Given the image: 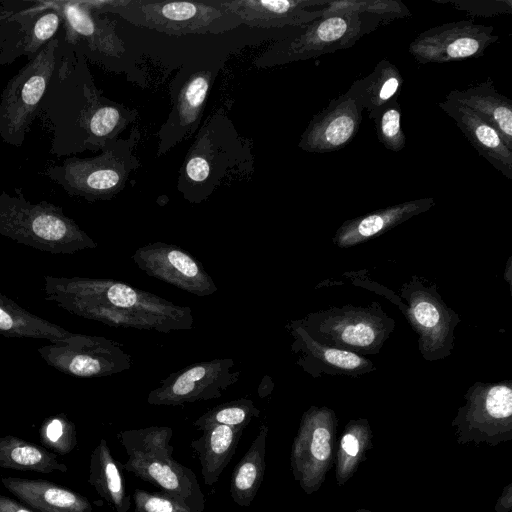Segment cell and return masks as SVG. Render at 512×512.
<instances>
[{"mask_svg": "<svg viewBox=\"0 0 512 512\" xmlns=\"http://www.w3.org/2000/svg\"><path fill=\"white\" fill-rule=\"evenodd\" d=\"M432 197L405 201L344 221L332 237L338 248H350L379 237L410 218L430 210Z\"/></svg>", "mask_w": 512, "mask_h": 512, "instance_id": "cell-24", "label": "cell"}, {"mask_svg": "<svg viewBox=\"0 0 512 512\" xmlns=\"http://www.w3.org/2000/svg\"><path fill=\"white\" fill-rule=\"evenodd\" d=\"M363 111L348 89L312 117L298 147L310 153H328L344 148L358 133Z\"/></svg>", "mask_w": 512, "mask_h": 512, "instance_id": "cell-20", "label": "cell"}, {"mask_svg": "<svg viewBox=\"0 0 512 512\" xmlns=\"http://www.w3.org/2000/svg\"><path fill=\"white\" fill-rule=\"evenodd\" d=\"M338 418L326 406H310L294 437L290 464L294 479L311 495L317 492L335 462Z\"/></svg>", "mask_w": 512, "mask_h": 512, "instance_id": "cell-13", "label": "cell"}, {"mask_svg": "<svg viewBox=\"0 0 512 512\" xmlns=\"http://www.w3.org/2000/svg\"><path fill=\"white\" fill-rule=\"evenodd\" d=\"M14 13V9L0 2V23L9 18Z\"/></svg>", "mask_w": 512, "mask_h": 512, "instance_id": "cell-44", "label": "cell"}, {"mask_svg": "<svg viewBox=\"0 0 512 512\" xmlns=\"http://www.w3.org/2000/svg\"><path fill=\"white\" fill-rule=\"evenodd\" d=\"M493 26L461 20L422 31L409 44L408 51L419 64H443L479 58L499 37Z\"/></svg>", "mask_w": 512, "mask_h": 512, "instance_id": "cell-17", "label": "cell"}, {"mask_svg": "<svg viewBox=\"0 0 512 512\" xmlns=\"http://www.w3.org/2000/svg\"><path fill=\"white\" fill-rule=\"evenodd\" d=\"M243 429L227 425H213L191 442L201 465V474L206 485L216 483L235 454Z\"/></svg>", "mask_w": 512, "mask_h": 512, "instance_id": "cell-29", "label": "cell"}, {"mask_svg": "<svg viewBox=\"0 0 512 512\" xmlns=\"http://www.w3.org/2000/svg\"><path fill=\"white\" fill-rule=\"evenodd\" d=\"M1 483L36 512H92L86 497L44 479L2 477Z\"/></svg>", "mask_w": 512, "mask_h": 512, "instance_id": "cell-26", "label": "cell"}, {"mask_svg": "<svg viewBox=\"0 0 512 512\" xmlns=\"http://www.w3.org/2000/svg\"><path fill=\"white\" fill-rule=\"evenodd\" d=\"M140 138L141 132L135 126L127 138L108 142L99 155L68 157L60 165L47 168L44 175L70 196L89 202L110 200L124 189L129 177L141 166L135 155Z\"/></svg>", "mask_w": 512, "mask_h": 512, "instance_id": "cell-6", "label": "cell"}, {"mask_svg": "<svg viewBox=\"0 0 512 512\" xmlns=\"http://www.w3.org/2000/svg\"><path fill=\"white\" fill-rule=\"evenodd\" d=\"M223 64V59L212 58L186 62L179 68L170 84L172 108L157 133V157L199 129L209 91Z\"/></svg>", "mask_w": 512, "mask_h": 512, "instance_id": "cell-12", "label": "cell"}, {"mask_svg": "<svg viewBox=\"0 0 512 512\" xmlns=\"http://www.w3.org/2000/svg\"><path fill=\"white\" fill-rule=\"evenodd\" d=\"M62 29V28H61ZM62 31L7 82L0 95V138L20 147L35 118L58 65Z\"/></svg>", "mask_w": 512, "mask_h": 512, "instance_id": "cell-8", "label": "cell"}, {"mask_svg": "<svg viewBox=\"0 0 512 512\" xmlns=\"http://www.w3.org/2000/svg\"><path fill=\"white\" fill-rule=\"evenodd\" d=\"M131 258L148 276L185 292L204 297L218 291L201 263L177 245L160 241L148 243L138 248Z\"/></svg>", "mask_w": 512, "mask_h": 512, "instance_id": "cell-19", "label": "cell"}, {"mask_svg": "<svg viewBox=\"0 0 512 512\" xmlns=\"http://www.w3.org/2000/svg\"><path fill=\"white\" fill-rule=\"evenodd\" d=\"M512 509V482L502 489V493L496 501L494 510L496 512H510Z\"/></svg>", "mask_w": 512, "mask_h": 512, "instance_id": "cell-43", "label": "cell"}, {"mask_svg": "<svg viewBox=\"0 0 512 512\" xmlns=\"http://www.w3.org/2000/svg\"><path fill=\"white\" fill-rule=\"evenodd\" d=\"M402 85L400 70L389 60L382 59L370 74L354 81L349 89L373 120L382 110L398 101Z\"/></svg>", "mask_w": 512, "mask_h": 512, "instance_id": "cell-28", "label": "cell"}, {"mask_svg": "<svg viewBox=\"0 0 512 512\" xmlns=\"http://www.w3.org/2000/svg\"><path fill=\"white\" fill-rule=\"evenodd\" d=\"M121 467L159 487L192 512L204 511L206 499L195 473L173 457H129Z\"/></svg>", "mask_w": 512, "mask_h": 512, "instance_id": "cell-22", "label": "cell"}, {"mask_svg": "<svg viewBox=\"0 0 512 512\" xmlns=\"http://www.w3.org/2000/svg\"><path fill=\"white\" fill-rule=\"evenodd\" d=\"M259 415L260 410L252 400L240 398L213 407L195 420L193 425L201 431L213 425H227L244 430Z\"/></svg>", "mask_w": 512, "mask_h": 512, "instance_id": "cell-37", "label": "cell"}, {"mask_svg": "<svg viewBox=\"0 0 512 512\" xmlns=\"http://www.w3.org/2000/svg\"><path fill=\"white\" fill-rule=\"evenodd\" d=\"M401 107L397 102L382 110L374 122L378 141L392 152H400L406 145V137L401 126Z\"/></svg>", "mask_w": 512, "mask_h": 512, "instance_id": "cell-39", "label": "cell"}, {"mask_svg": "<svg viewBox=\"0 0 512 512\" xmlns=\"http://www.w3.org/2000/svg\"><path fill=\"white\" fill-rule=\"evenodd\" d=\"M37 351L49 366L80 378L110 376L126 371L133 365L131 355L117 342L74 332Z\"/></svg>", "mask_w": 512, "mask_h": 512, "instance_id": "cell-14", "label": "cell"}, {"mask_svg": "<svg viewBox=\"0 0 512 512\" xmlns=\"http://www.w3.org/2000/svg\"><path fill=\"white\" fill-rule=\"evenodd\" d=\"M105 439H101L90 457L88 482L115 512H128L131 496L126 493L125 479Z\"/></svg>", "mask_w": 512, "mask_h": 512, "instance_id": "cell-30", "label": "cell"}, {"mask_svg": "<svg viewBox=\"0 0 512 512\" xmlns=\"http://www.w3.org/2000/svg\"><path fill=\"white\" fill-rule=\"evenodd\" d=\"M382 25H385L382 20L365 15L321 16L300 27L297 33L274 43L254 60V64L267 68L348 49Z\"/></svg>", "mask_w": 512, "mask_h": 512, "instance_id": "cell-9", "label": "cell"}, {"mask_svg": "<svg viewBox=\"0 0 512 512\" xmlns=\"http://www.w3.org/2000/svg\"><path fill=\"white\" fill-rule=\"evenodd\" d=\"M14 13L0 23V65L31 59L61 30L58 1H4Z\"/></svg>", "mask_w": 512, "mask_h": 512, "instance_id": "cell-15", "label": "cell"}, {"mask_svg": "<svg viewBox=\"0 0 512 512\" xmlns=\"http://www.w3.org/2000/svg\"><path fill=\"white\" fill-rule=\"evenodd\" d=\"M398 295L404 303L401 312L418 337L422 358L435 362L449 357L461 318L446 305L437 284L413 275L401 285Z\"/></svg>", "mask_w": 512, "mask_h": 512, "instance_id": "cell-10", "label": "cell"}, {"mask_svg": "<svg viewBox=\"0 0 512 512\" xmlns=\"http://www.w3.org/2000/svg\"><path fill=\"white\" fill-rule=\"evenodd\" d=\"M134 512H192L176 499L163 492L135 489L132 495Z\"/></svg>", "mask_w": 512, "mask_h": 512, "instance_id": "cell-40", "label": "cell"}, {"mask_svg": "<svg viewBox=\"0 0 512 512\" xmlns=\"http://www.w3.org/2000/svg\"><path fill=\"white\" fill-rule=\"evenodd\" d=\"M286 329L293 338L291 350L298 355L296 364L313 378L324 375L357 378L376 370L368 357L319 343L294 320L286 324Z\"/></svg>", "mask_w": 512, "mask_h": 512, "instance_id": "cell-21", "label": "cell"}, {"mask_svg": "<svg viewBox=\"0 0 512 512\" xmlns=\"http://www.w3.org/2000/svg\"><path fill=\"white\" fill-rule=\"evenodd\" d=\"M438 105L453 119L478 154L505 177L512 179V150L499 132L461 103L445 99Z\"/></svg>", "mask_w": 512, "mask_h": 512, "instance_id": "cell-25", "label": "cell"}, {"mask_svg": "<svg viewBox=\"0 0 512 512\" xmlns=\"http://www.w3.org/2000/svg\"><path fill=\"white\" fill-rule=\"evenodd\" d=\"M240 370L231 358H217L186 366L171 373L149 392L147 402L156 406H177L217 399L235 384Z\"/></svg>", "mask_w": 512, "mask_h": 512, "instance_id": "cell-16", "label": "cell"}, {"mask_svg": "<svg viewBox=\"0 0 512 512\" xmlns=\"http://www.w3.org/2000/svg\"><path fill=\"white\" fill-rule=\"evenodd\" d=\"M268 430L266 424L260 426L251 446L233 469L230 495L241 507L251 505L262 483Z\"/></svg>", "mask_w": 512, "mask_h": 512, "instance_id": "cell-31", "label": "cell"}, {"mask_svg": "<svg viewBox=\"0 0 512 512\" xmlns=\"http://www.w3.org/2000/svg\"><path fill=\"white\" fill-rule=\"evenodd\" d=\"M372 438L373 432L368 419L348 421L335 453V478L339 487L346 484L360 464L367 459V452L373 448Z\"/></svg>", "mask_w": 512, "mask_h": 512, "instance_id": "cell-33", "label": "cell"}, {"mask_svg": "<svg viewBox=\"0 0 512 512\" xmlns=\"http://www.w3.org/2000/svg\"><path fill=\"white\" fill-rule=\"evenodd\" d=\"M39 435L46 448L60 455L70 453L77 444L75 424L64 414L45 419Z\"/></svg>", "mask_w": 512, "mask_h": 512, "instance_id": "cell-38", "label": "cell"}, {"mask_svg": "<svg viewBox=\"0 0 512 512\" xmlns=\"http://www.w3.org/2000/svg\"><path fill=\"white\" fill-rule=\"evenodd\" d=\"M0 194V235L52 254H74L97 243L60 206L32 203L20 188Z\"/></svg>", "mask_w": 512, "mask_h": 512, "instance_id": "cell-4", "label": "cell"}, {"mask_svg": "<svg viewBox=\"0 0 512 512\" xmlns=\"http://www.w3.org/2000/svg\"><path fill=\"white\" fill-rule=\"evenodd\" d=\"M447 100L461 103L496 129L512 150V101L495 88L491 78L464 90H452Z\"/></svg>", "mask_w": 512, "mask_h": 512, "instance_id": "cell-27", "label": "cell"}, {"mask_svg": "<svg viewBox=\"0 0 512 512\" xmlns=\"http://www.w3.org/2000/svg\"><path fill=\"white\" fill-rule=\"evenodd\" d=\"M511 257L508 258L507 260V263H506V267H505V271H504V279L506 280V282L508 283V286L511 290V278H512V265H511Z\"/></svg>", "mask_w": 512, "mask_h": 512, "instance_id": "cell-45", "label": "cell"}, {"mask_svg": "<svg viewBox=\"0 0 512 512\" xmlns=\"http://www.w3.org/2000/svg\"><path fill=\"white\" fill-rule=\"evenodd\" d=\"M436 3L450 4L459 11L475 17H494L512 13L511 0H433Z\"/></svg>", "mask_w": 512, "mask_h": 512, "instance_id": "cell-41", "label": "cell"}, {"mask_svg": "<svg viewBox=\"0 0 512 512\" xmlns=\"http://www.w3.org/2000/svg\"><path fill=\"white\" fill-rule=\"evenodd\" d=\"M173 431L170 427L152 426L121 431L118 438L129 457L171 458Z\"/></svg>", "mask_w": 512, "mask_h": 512, "instance_id": "cell-35", "label": "cell"}, {"mask_svg": "<svg viewBox=\"0 0 512 512\" xmlns=\"http://www.w3.org/2000/svg\"><path fill=\"white\" fill-rule=\"evenodd\" d=\"M40 114L52 132L49 152L57 157L101 151L138 117L136 109L102 94L85 56L72 51L62 39L60 59L41 101Z\"/></svg>", "mask_w": 512, "mask_h": 512, "instance_id": "cell-1", "label": "cell"}, {"mask_svg": "<svg viewBox=\"0 0 512 512\" xmlns=\"http://www.w3.org/2000/svg\"><path fill=\"white\" fill-rule=\"evenodd\" d=\"M294 321L317 342L364 357L378 354L395 328V320L377 301L329 307Z\"/></svg>", "mask_w": 512, "mask_h": 512, "instance_id": "cell-7", "label": "cell"}, {"mask_svg": "<svg viewBox=\"0 0 512 512\" xmlns=\"http://www.w3.org/2000/svg\"><path fill=\"white\" fill-rule=\"evenodd\" d=\"M0 512H36L23 502L0 495Z\"/></svg>", "mask_w": 512, "mask_h": 512, "instance_id": "cell-42", "label": "cell"}, {"mask_svg": "<svg viewBox=\"0 0 512 512\" xmlns=\"http://www.w3.org/2000/svg\"><path fill=\"white\" fill-rule=\"evenodd\" d=\"M58 4L63 18L62 40L67 47L106 66L109 60L123 56L125 44L114 21L93 12L85 0L58 1Z\"/></svg>", "mask_w": 512, "mask_h": 512, "instance_id": "cell-18", "label": "cell"}, {"mask_svg": "<svg viewBox=\"0 0 512 512\" xmlns=\"http://www.w3.org/2000/svg\"><path fill=\"white\" fill-rule=\"evenodd\" d=\"M252 141L241 136L224 108L211 113L198 129L179 170L177 189L193 204L250 176L254 171Z\"/></svg>", "mask_w": 512, "mask_h": 512, "instance_id": "cell-3", "label": "cell"}, {"mask_svg": "<svg viewBox=\"0 0 512 512\" xmlns=\"http://www.w3.org/2000/svg\"><path fill=\"white\" fill-rule=\"evenodd\" d=\"M322 16L358 14L378 18L388 24L411 16L407 6L398 0H328L321 8Z\"/></svg>", "mask_w": 512, "mask_h": 512, "instance_id": "cell-36", "label": "cell"}, {"mask_svg": "<svg viewBox=\"0 0 512 512\" xmlns=\"http://www.w3.org/2000/svg\"><path fill=\"white\" fill-rule=\"evenodd\" d=\"M98 14H116L127 22L168 35L221 34L243 24L219 0H85Z\"/></svg>", "mask_w": 512, "mask_h": 512, "instance_id": "cell-5", "label": "cell"}, {"mask_svg": "<svg viewBox=\"0 0 512 512\" xmlns=\"http://www.w3.org/2000/svg\"><path fill=\"white\" fill-rule=\"evenodd\" d=\"M451 422L458 444L496 447L512 440V381L472 384Z\"/></svg>", "mask_w": 512, "mask_h": 512, "instance_id": "cell-11", "label": "cell"}, {"mask_svg": "<svg viewBox=\"0 0 512 512\" xmlns=\"http://www.w3.org/2000/svg\"><path fill=\"white\" fill-rule=\"evenodd\" d=\"M243 24L258 28L303 27L322 16L328 0H219Z\"/></svg>", "mask_w": 512, "mask_h": 512, "instance_id": "cell-23", "label": "cell"}, {"mask_svg": "<svg viewBox=\"0 0 512 512\" xmlns=\"http://www.w3.org/2000/svg\"><path fill=\"white\" fill-rule=\"evenodd\" d=\"M0 467L45 474L68 471L54 452L12 435L0 437Z\"/></svg>", "mask_w": 512, "mask_h": 512, "instance_id": "cell-34", "label": "cell"}, {"mask_svg": "<svg viewBox=\"0 0 512 512\" xmlns=\"http://www.w3.org/2000/svg\"><path fill=\"white\" fill-rule=\"evenodd\" d=\"M44 294L71 314L112 327L161 333L193 328L190 307L114 279L46 275Z\"/></svg>", "mask_w": 512, "mask_h": 512, "instance_id": "cell-2", "label": "cell"}, {"mask_svg": "<svg viewBox=\"0 0 512 512\" xmlns=\"http://www.w3.org/2000/svg\"><path fill=\"white\" fill-rule=\"evenodd\" d=\"M355 512H373V511L365 509V508H360V509H357Z\"/></svg>", "mask_w": 512, "mask_h": 512, "instance_id": "cell-46", "label": "cell"}, {"mask_svg": "<svg viewBox=\"0 0 512 512\" xmlns=\"http://www.w3.org/2000/svg\"><path fill=\"white\" fill-rule=\"evenodd\" d=\"M72 332L30 313L0 292V335L16 338L46 339L51 343Z\"/></svg>", "mask_w": 512, "mask_h": 512, "instance_id": "cell-32", "label": "cell"}]
</instances>
